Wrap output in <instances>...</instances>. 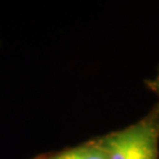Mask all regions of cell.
Masks as SVG:
<instances>
[{
	"label": "cell",
	"mask_w": 159,
	"mask_h": 159,
	"mask_svg": "<svg viewBox=\"0 0 159 159\" xmlns=\"http://www.w3.org/2000/svg\"><path fill=\"white\" fill-rule=\"evenodd\" d=\"M98 138L108 159H159V102L137 123Z\"/></svg>",
	"instance_id": "obj_1"
},
{
	"label": "cell",
	"mask_w": 159,
	"mask_h": 159,
	"mask_svg": "<svg viewBox=\"0 0 159 159\" xmlns=\"http://www.w3.org/2000/svg\"><path fill=\"white\" fill-rule=\"evenodd\" d=\"M34 159H108V154L99 138H94L78 146L39 156Z\"/></svg>",
	"instance_id": "obj_2"
},
{
	"label": "cell",
	"mask_w": 159,
	"mask_h": 159,
	"mask_svg": "<svg viewBox=\"0 0 159 159\" xmlns=\"http://www.w3.org/2000/svg\"><path fill=\"white\" fill-rule=\"evenodd\" d=\"M145 84H146V86L148 87L150 91L154 92V93L159 97V71L154 78H152V79H148L146 81H145Z\"/></svg>",
	"instance_id": "obj_3"
}]
</instances>
